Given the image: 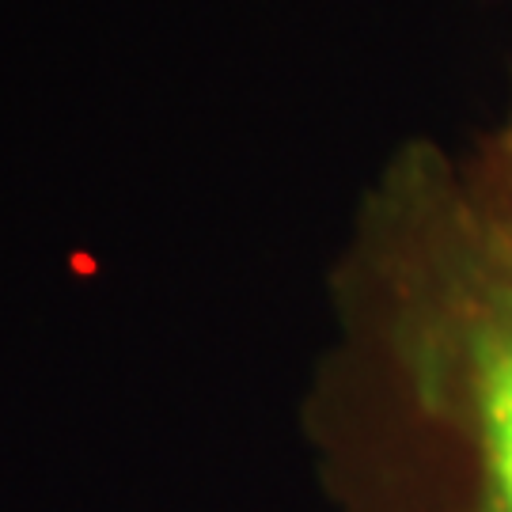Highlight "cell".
Returning a JSON list of instances; mask_svg holds the SVG:
<instances>
[{"instance_id": "1", "label": "cell", "mask_w": 512, "mask_h": 512, "mask_svg": "<svg viewBox=\"0 0 512 512\" xmlns=\"http://www.w3.org/2000/svg\"><path fill=\"white\" fill-rule=\"evenodd\" d=\"M349 296L384 410L387 512H512V232L406 148L365 209Z\"/></svg>"}, {"instance_id": "2", "label": "cell", "mask_w": 512, "mask_h": 512, "mask_svg": "<svg viewBox=\"0 0 512 512\" xmlns=\"http://www.w3.org/2000/svg\"><path fill=\"white\" fill-rule=\"evenodd\" d=\"M478 194H482V202L490 205L497 217L509 224V232H512V145H509V152H505V167H501V175H497L490 186H482Z\"/></svg>"}]
</instances>
